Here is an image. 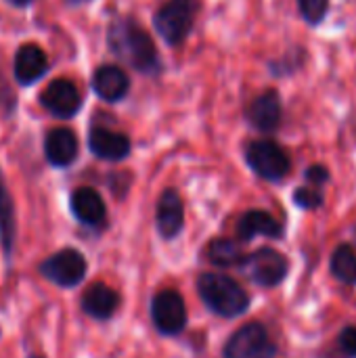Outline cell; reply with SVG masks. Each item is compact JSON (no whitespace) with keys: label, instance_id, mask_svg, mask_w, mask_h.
I'll return each mask as SVG.
<instances>
[{"label":"cell","instance_id":"obj_5","mask_svg":"<svg viewBox=\"0 0 356 358\" xmlns=\"http://www.w3.org/2000/svg\"><path fill=\"white\" fill-rule=\"evenodd\" d=\"M245 162L260 178L271 180V182L283 180L292 170L290 155L283 151V147H279L275 141H266V138L254 141L248 145Z\"/></svg>","mask_w":356,"mask_h":358},{"label":"cell","instance_id":"obj_11","mask_svg":"<svg viewBox=\"0 0 356 358\" xmlns=\"http://www.w3.org/2000/svg\"><path fill=\"white\" fill-rule=\"evenodd\" d=\"M237 235L241 241H252L256 237L281 239L283 237V224L273 214H269L264 210H250L239 218Z\"/></svg>","mask_w":356,"mask_h":358},{"label":"cell","instance_id":"obj_29","mask_svg":"<svg viewBox=\"0 0 356 358\" xmlns=\"http://www.w3.org/2000/svg\"><path fill=\"white\" fill-rule=\"evenodd\" d=\"M31 358H40V357H31Z\"/></svg>","mask_w":356,"mask_h":358},{"label":"cell","instance_id":"obj_14","mask_svg":"<svg viewBox=\"0 0 356 358\" xmlns=\"http://www.w3.org/2000/svg\"><path fill=\"white\" fill-rule=\"evenodd\" d=\"M48 69V59L44 50L36 44H25L15 55V78L19 84L27 86L40 80Z\"/></svg>","mask_w":356,"mask_h":358},{"label":"cell","instance_id":"obj_1","mask_svg":"<svg viewBox=\"0 0 356 358\" xmlns=\"http://www.w3.org/2000/svg\"><path fill=\"white\" fill-rule=\"evenodd\" d=\"M109 46L120 59L143 73H153L159 67L157 50L151 36L130 17H118L111 23Z\"/></svg>","mask_w":356,"mask_h":358},{"label":"cell","instance_id":"obj_28","mask_svg":"<svg viewBox=\"0 0 356 358\" xmlns=\"http://www.w3.org/2000/svg\"><path fill=\"white\" fill-rule=\"evenodd\" d=\"M355 235H356V227H355Z\"/></svg>","mask_w":356,"mask_h":358},{"label":"cell","instance_id":"obj_26","mask_svg":"<svg viewBox=\"0 0 356 358\" xmlns=\"http://www.w3.org/2000/svg\"><path fill=\"white\" fill-rule=\"evenodd\" d=\"M304 178H306V182H308L311 187H317V189H321L323 185H327V182L332 180V174H329V170H327L325 166H321V164H315V166H308V168H306V172H304Z\"/></svg>","mask_w":356,"mask_h":358},{"label":"cell","instance_id":"obj_4","mask_svg":"<svg viewBox=\"0 0 356 358\" xmlns=\"http://www.w3.org/2000/svg\"><path fill=\"white\" fill-rule=\"evenodd\" d=\"M199 0H168L155 15V29L168 44H180L197 17Z\"/></svg>","mask_w":356,"mask_h":358},{"label":"cell","instance_id":"obj_2","mask_svg":"<svg viewBox=\"0 0 356 358\" xmlns=\"http://www.w3.org/2000/svg\"><path fill=\"white\" fill-rule=\"evenodd\" d=\"M197 292L204 304L225 319L241 317L250 308V294L231 277L206 273L197 279Z\"/></svg>","mask_w":356,"mask_h":358},{"label":"cell","instance_id":"obj_3","mask_svg":"<svg viewBox=\"0 0 356 358\" xmlns=\"http://www.w3.org/2000/svg\"><path fill=\"white\" fill-rule=\"evenodd\" d=\"M243 277H248L252 283L264 289H273L281 285L290 273V262L287 258L273 250V248H260L250 256H243L239 264Z\"/></svg>","mask_w":356,"mask_h":358},{"label":"cell","instance_id":"obj_12","mask_svg":"<svg viewBox=\"0 0 356 358\" xmlns=\"http://www.w3.org/2000/svg\"><path fill=\"white\" fill-rule=\"evenodd\" d=\"M155 222H157L159 235L166 239H172L180 233V229L185 224V210H183L180 197L174 189L164 191V195L159 197Z\"/></svg>","mask_w":356,"mask_h":358},{"label":"cell","instance_id":"obj_20","mask_svg":"<svg viewBox=\"0 0 356 358\" xmlns=\"http://www.w3.org/2000/svg\"><path fill=\"white\" fill-rule=\"evenodd\" d=\"M13 241H15V210H13V199L4 185V178L0 174V243L6 256H10Z\"/></svg>","mask_w":356,"mask_h":358},{"label":"cell","instance_id":"obj_30","mask_svg":"<svg viewBox=\"0 0 356 358\" xmlns=\"http://www.w3.org/2000/svg\"><path fill=\"white\" fill-rule=\"evenodd\" d=\"M73 2H78V0H73Z\"/></svg>","mask_w":356,"mask_h":358},{"label":"cell","instance_id":"obj_27","mask_svg":"<svg viewBox=\"0 0 356 358\" xmlns=\"http://www.w3.org/2000/svg\"><path fill=\"white\" fill-rule=\"evenodd\" d=\"M10 4H15V6H25V4H29L31 0H8Z\"/></svg>","mask_w":356,"mask_h":358},{"label":"cell","instance_id":"obj_16","mask_svg":"<svg viewBox=\"0 0 356 358\" xmlns=\"http://www.w3.org/2000/svg\"><path fill=\"white\" fill-rule=\"evenodd\" d=\"M44 153L52 166H57V168L69 166L78 155L76 134L67 128H57V130L48 132V136L44 141Z\"/></svg>","mask_w":356,"mask_h":358},{"label":"cell","instance_id":"obj_24","mask_svg":"<svg viewBox=\"0 0 356 358\" xmlns=\"http://www.w3.org/2000/svg\"><path fill=\"white\" fill-rule=\"evenodd\" d=\"M298 8L306 23L319 25L329 10V0H298Z\"/></svg>","mask_w":356,"mask_h":358},{"label":"cell","instance_id":"obj_21","mask_svg":"<svg viewBox=\"0 0 356 358\" xmlns=\"http://www.w3.org/2000/svg\"><path fill=\"white\" fill-rule=\"evenodd\" d=\"M208 258L216 266H239L243 252L241 245L233 239H214L208 248Z\"/></svg>","mask_w":356,"mask_h":358},{"label":"cell","instance_id":"obj_7","mask_svg":"<svg viewBox=\"0 0 356 358\" xmlns=\"http://www.w3.org/2000/svg\"><path fill=\"white\" fill-rule=\"evenodd\" d=\"M42 273L48 281L61 287H73L86 275V260L76 250H61L44 260Z\"/></svg>","mask_w":356,"mask_h":358},{"label":"cell","instance_id":"obj_15","mask_svg":"<svg viewBox=\"0 0 356 358\" xmlns=\"http://www.w3.org/2000/svg\"><path fill=\"white\" fill-rule=\"evenodd\" d=\"M90 151L107 162H120L130 153V141L128 136L107 130V128H94L88 138Z\"/></svg>","mask_w":356,"mask_h":358},{"label":"cell","instance_id":"obj_9","mask_svg":"<svg viewBox=\"0 0 356 358\" xmlns=\"http://www.w3.org/2000/svg\"><path fill=\"white\" fill-rule=\"evenodd\" d=\"M40 101L44 105V109L48 113H52L55 117H61V120H67L71 115L78 113L80 105H82V96L76 88L73 82L69 80H52L40 94Z\"/></svg>","mask_w":356,"mask_h":358},{"label":"cell","instance_id":"obj_23","mask_svg":"<svg viewBox=\"0 0 356 358\" xmlns=\"http://www.w3.org/2000/svg\"><path fill=\"white\" fill-rule=\"evenodd\" d=\"M294 203L302 210H319L325 203V195L321 189L306 185L294 191Z\"/></svg>","mask_w":356,"mask_h":358},{"label":"cell","instance_id":"obj_10","mask_svg":"<svg viewBox=\"0 0 356 358\" xmlns=\"http://www.w3.org/2000/svg\"><path fill=\"white\" fill-rule=\"evenodd\" d=\"M248 122L260 132H273L279 128L283 117V105L277 90H264L248 107Z\"/></svg>","mask_w":356,"mask_h":358},{"label":"cell","instance_id":"obj_6","mask_svg":"<svg viewBox=\"0 0 356 358\" xmlns=\"http://www.w3.org/2000/svg\"><path fill=\"white\" fill-rule=\"evenodd\" d=\"M222 355L225 358H275L277 344L262 323H248L229 338Z\"/></svg>","mask_w":356,"mask_h":358},{"label":"cell","instance_id":"obj_13","mask_svg":"<svg viewBox=\"0 0 356 358\" xmlns=\"http://www.w3.org/2000/svg\"><path fill=\"white\" fill-rule=\"evenodd\" d=\"M92 88L103 101L115 103V101L126 96L128 88H130V80H128V76H126V71L122 67L103 65V67L97 69V73L92 78Z\"/></svg>","mask_w":356,"mask_h":358},{"label":"cell","instance_id":"obj_17","mask_svg":"<svg viewBox=\"0 0 356 358\" xmlns=\"http://www.w3.org/2000/svg\"><path fill=\"white\" fill-rule=\"evenodd\" d=\"M71 212L84 224L97 227L105 220V203L101 195L90 187H80L71 195Z\"/></svg>","mask_w":356,"mask_h":358},{"label":"cell","instance_id":"obj_18","mask_svg":"<svg viewBox=\"0 0 356 358\" xmlns=\"http://www.w3.org/2000/svg\"><path fill=\"white\" fill-rule=\"evenodd\" d=\"M118 304H120V296L103 283L90 285L82 298L84 313L94 317V319H109L115 313Z\"/></svg>","mask_w":356,"mask_h":358},{"label":"cell","instance_id":"obj_19","mask_svg":"<svg viewBox=\"0 0 356 358\" xmlns=\"http://www.w3.org/2000/svg\"><path fill=\"white\" fill-rule=\"evenodd\" d=\"M329 273L342 285L356 287V252L350 243H342L334 250L329 260Z\"/></svg>","mask_w":356,"mask_h":358},{"label":"cell","instance_id":"obj_8","mask_svg":"<svg viewBox=\"0 0 356 358\" xmlns=\"http://www.w3.org/2000/svg\"><path fill=\"white\" fill-rule=\"evenodd\" d=\"M151 317L162 334H180L187 325V306L176 292H162L151 302Z\"/></svg>","mask_w":356,"mask_h":358},{"label":"cell","instance_id":"obj_22","mask_svg":"<svg viewBox=\"0 0 356 358\" xmlns=\"http://www.w3.org/2000/svg\"><path fill=\"white\" fill-rule=\"evenodd\" d=\"M304 61H306L304 48H294V50H290L287 55H283L279 61H273L269 67H271V71H273L275 76H290V73L298 71V69L304 65Z\"/></svg>","mask_w":356,"mask_h":358},{"label":"cell","instance_id":"obj_25","mask_svg":"<svg viewBox=\"0 0 356 358\" xmlns=\"http://www.w3.org/2000/svg\"><path fill=\"white\" fill-rule=\"evenodd\" d=\"M338 348L344 358H356V325L342 327L338 336Z\"/></svg>","mask_w":356,"mask_h":358}]
</instances>
